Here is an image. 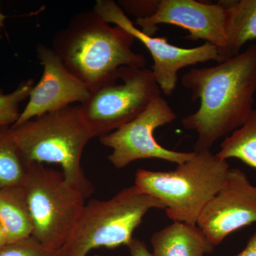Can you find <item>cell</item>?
<instances>
[{"instance_id":"cell-14","label":"cell","mask_w":256,"mask_h":256,"mask_svg":"<svg viewBox=\"0 0 256 256\" xmlns=\"http://www.w3.org/2000/svg\"><path fill=\"white\" fill-rule=\"evenodd\" d=\"M226 12V43L217 63L240 54L248 42L256 40V0L222 1Z\"/></svg>"},{"instance_id":"cell-6","label":"cell","mask_w":256,"mask_h":256,"mask_svg":"<svg viewBox=\"0 0 256 256\" xmlns=\"http://www.w3.org/2000/svg\"><path fill=\"white\" fill-rule=\"evenodd\" d=\"M30 214L32 237L50 250L60 252L85 206V196L70 186L63 173L30 163L22 184Z\"/></svg>"},{"instance_id":"cell-17","label":"cell","mask_w":256,"mask_h":256,"mask_svg":"<svg viewBox=\"0 0 256 256\" xmlns=\"http://www.w3.org/2000/svg\"><path fill=\"white\" fill-rule=\"evenodd\" d=\"M28 164L13 139L10 127H0V190L22 184Z\"/></svg>"},{"instance_id":"cell-2","label":"cell","mask_w":256,"mask_h":256,"mask_svg":"<svg viewBox=\"0 0 256 256\" xmlns=\"http://www.w3.org/2000/svg\"><path fill=\"white\" fill-rule=\"evenodd\" d=\"M136 40L92 10L75 15L66 28L57 32L52 50L90 90L121 67L144 68L146 57L132 50Z\"/></svg>"},{"instance_id":"cell-13","label":"cell","mask_w":256,"mask_h":256,"mask_svg":"<svg viewBox=\"0 0 256 256\" xmlns=\"http://www.w3.org/2000/svg\"><path fill=\"white\" fill-rule=\"evenodd\" d=\"M151 244L153 256H204L214 248L197 225L181 222L156 232Z\"/></svg>"},{"instance_id":"cell-19","label":"cell","mask_w":256,"mask_h":256,"mask_svg":"<svg viewBox=\"0 0 256 256\" xmlns=\"http://www.w3.org/2000/svg\"><path fill=\"white\" fill-rule=\"evenodd\" d=\"M0 256H60V252L44 247L30 237L20 242L5 244L0 248Z\"/></svg>"},{"instance_id":"cell-16","label":"cell","mask_w":256,"mask_h":256,"mask_svg":"<svg viewBox=\"0 0 256 256\" xmlns=\"http://www.w3.org/2000/svg\"><path fill=\"white\" fill-rule=\"evenodd\" d=\"M216 154L224 160L236 158L256 170V110L242 127L225 138Z\"/></svg>"},{"instance_id":"cell-4","label":"cell","mask_w":256,"mask_h":256,"mask_svg":"<svg viewBox=\"0 0 256 256\" xmlns=\"http://www.w3.org/2000/svg\"><path fill=\"white\" fill-rule=\"evenodd\" d=\"M194 152L171 171L138 170L134 185L162 202L173 222L196 225L204 208L223 186L230 166L210 150Z\"/></svg>"},{"instance_id":"cell-7","label":"cell","mask_w":256,"mask_h":256,"mask_svg":"<svg viewBox=\"0 0 256 256\" xmlns=\"http://www.w3.org/2000/svg\"><path fill=\"white\" fill-rule=\"evenodd\" d=\"M161 92L152 70L122 66L90 89L80 108L92 138H100L136 118Z\"/></svg>"},{"instance_id":"cell-9","label":"cell","mask_w":256,"mask_h":256,"mask_svg":"<svg viewBox=\"0 0 256 256\" xmlns=\"http://www.w3.org/2000/svg\"><path fill=\"white\" fill-rule=\"evenodd\" d=\"M94 11L106 22L124 28L146 46L154 62L152 72L164 95L171 96L174 92L181 69L218 60V50L210 43L205 42L193 48H182L169 43L166 38L146 34L128 18L119 4L112 0H98Z\"/></svg>"},{"instance_id":"cell-3","label":"cell","mask_w":256,"mask_h":256,"mask_svg":"<svg viewBox=\"0 0 256 256\" xmlns=\"http://www.w3.org/2000/svg\"><path fill=\"white\" fill-rule=\"evenodd\" d=\"M12 134L28 163L60 164L66 181L88 198L94 192L82 166V152L92 136L80 106L54 112L11 126Z\"/></svg>"},{"instance_id":"cell-18","label":"cell","mask_w":256,"mask_h":256,"mask_svg":"<svg viewBox=\"0 0 256 256\" xmlns=\"http://www.w3.org/2000/svg\"><path fill=\"white\" fill-rule=\"evenodd\" d=\"M34 80L24 82L10 94H4L0 90V127H11L16 124L20 116V104L30 96Z\"/></svg>"},{"instance_id":"cell-24","label":"cell","mask_w":256,"mask_h":256,"mask_svg":"<svg viewBox=\"0 0 256 256\" xmlns=\"http://www.w3.org/2000/svg\"><path fill=\"white\" fill-rule=\"evenodd\" d=\"M4 18L5 16L2 14L1 11H0V26H2L3 22H4Z\"/></svg>"},{"instance_id":"cell-12","label":"cell","mask_w":256,"mask_h":256,"mask_svg":"<svg viewBox=\"0 0 256 256\" xmlns=\"http://www.w3.org/2000/svg\"><path fill=\"white\" fill-rule=\"evenodd\" d=\"M37 56L43 66L41 80L32 88L28 105L16 124H20L86 100L90 90L65 66L52 48L38 44Z\"/></svg>"},{"instance_id":"cell-15","label":"cell","mask_w":256,"mask_h":256,"mask_svg":"<svg viewBox=\"0 0 256 256\" xmlns=\"http://www.w3.org/2000/svg\"><path fill=\"white\" fill-rule=\"evenodd\" d=\"M0 225L8 244L32 237L33 224L22 184L0 190Z\"/></svg>"},{"instance_id":"cell-23","label":"cell","mask_w":256,"mask_h":256,"mask_svg":"<svg viewBox=\"0 0 256 256\" xmlns=\"http://www.w3.org/2000/svg\"><path fill=\"white\" fill-rule=\"evenodd\" d=\"M6 244H8V242H6V237H5L4 232H3L2 228L0 225V248L2 247Z\"/></svg>"},{"instance_id":"cell-1","label":"cell","mask_w":256,"mask_h":256,"mask_svg":"<svg viewBox=\"0 0 256 256\" xmlns=\"http://www.w3.org/2000/svg\"><path fill=\"white\" fill-rule=\"evenodd\" d=\"M181 80L192 100L200 102L182 124L196 132L194 151L210 150L220 138L242 127L254 110L256 44L216 65L190 69Z\"/></svg>"},{"instance_id":"cell-10","label":"cell","mask_w":256,"mask_h":256,"mask_svg":"<svg viewBox=\"0 0 256 256\" xmlns=\"http://www.w3.org/2000/svg\"><path fill=\"white\" fill-rule=\"evenodd\" d=\"M256 222V186L238 168L228 170L223 186L203 210L198 227L214 246L236 230Z\"/></svg>"},{"instance_id":"cell-22","label":"cell","mask_w":256,"mask_h":256,"mask_svg":"<svg viewBox=\"0 0 256 256\" xmlns=\"http://www.w3.org/2000/svg\"><path fill=\"white\" fill-rule=\"evenodd\" d=\"M235 256H256V233L248 240L245 248Z\"/></svg>"},{"instance_id":"cell-5","label":"cell","mask_w":256,"mask_h":256,"mask_svg":"<svg viewBox=\"0 0 256 256\" xmlns=\"http://www.w3.org/2000/svg\"><path fill=\"white\" fill-rule=\"evenodd\" d=\"M152 208L165 210L159 200L136 186L119 192L108 200L86 204L60 256H87L98 248L129 245L134 230Z\"/></svg>"},{"instance_id":"cell-21","label":"cell","mask_w":256,"mask_h":256,"mask_svg":"<svg viewBox=\"0 0 256 256\" xmlns=\"http://www.w3.org/2000/svg\"><path fill=\"white\" fill-rule=\"evenodd\" d=\"M130 256H153L146 248V244L139 239L133 238L128 245Z\"/></svg>"},{"instance_id":"cell-8","label":"cell","mask_w":256,"mask_h":256,"mask_svg":"<svg viewBox=\"0 0 256 256\" xmlns=\"http://www.w3.org/2000/svg\"><path fill=\"white\" fill-rule=\"evenodd\" d=\"M176 118L174 111L161 96L152 101L136 118L100 137V142L112 149L108 160L118 169L144 159L162 160L181 164L190 160L194 152L170 150L154 138V131L158 128L172 124Z\"/></svg>"},{"instance_id":"cell-11","label":"cell","mask_w":256,"mask_h":256,"mask_svg":"<svg viewBox=\"0 0 256 256\" xmlns=\"http://www.w3.org/2000/svg\"><path fill=\"white\" fill-rule=\"evenodd\" d=\"M226 12L223 2L215 4L196 0H160L154 14L137 18L136 24L141 31L153 36L158 25L170 24L186 30L188 40H204L216 47L218 53L226 43Z\"/></svg>"},{"instance_id":"cell-20","label":"cell","mask_w":256,"mask_h":256,"mask_svg":"<svg viewBox=\"0 0 256 256\" xmlns=\"http://www.w3.org/2000/svg\"><path fill=\"white\" fill-rule=\"evenodd\" d=\"M160 0H150V1H120V4L124 8V11L127 12L134 16H138L137 18H150L156 12L159 6Z\"/></svg>"}]
</instances>
